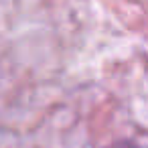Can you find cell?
<instances>
[{"mask_svg": "<svg viewBox=\"0 0 148 148\" xmlns=\"http://www.w3.org/2000/svg\"><path fill=\"white\" fill-rule=\"evenodd\" d=\"M106 148H146V146H142L138 142H132V140H118V142L108 144Z\"/></svg>", "mask_w": 148, "mask_h": 148, "instance_id": "obj_1", "label": "cell"}]
</instances>
